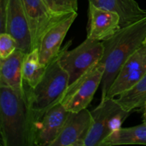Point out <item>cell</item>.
Masks as SVG:
<instances>
[{
  "instance_id": "cell-6",
  "label": "cell",
  "mask_w": 146,
  "mask_h": 146,
  "mask_svg": "<svg viewBox=\"0 0 146 146\" xmlns=\"http://www.w3.org/2000/svg\"><path fill=\"white\" fill-rule=\"evenodd\" d=\"M104 66L100 61L84 76L69 86L61 104L69 112H78L87 108L95 93L101 85Z\"/></svg>"
},
{
  "instance_id": "cell-12",
  "label": "cell",
  "mask_w": 146,
  "mask_h": 146,
  "mask_svg": "<svg viewBox=\"0 0 146 146\" xmlns=\"http://www.w3.org/2000/svg\"><path fill=\"white\" fill-rule=\"evenodd\" d=\"M77 15L74 12L65 16L44 34L38 48L40 61L44 66H46L59 54L63 41Z\"/></svg>"
},
{
  "instance_id": "cell-21",
  "label": "cell",
  "mask_w": 146,
  "mask_h": 146,
  "mask_svg": "<svg viewBox=\"0 0 146 146\" xmlns=\"http://www.w3.org/2000/svg\"><path fill=\"white\" fill-rule=\"evenodd\" d=\"M143 108V121H146V103Z\"/></svg>"
},
{
  "instance_id": "cell-15",
  "label": "cell",
  "mask_w": 146,
  "mask_h": 146,
  "mask_svg": "<svg viewBox=\"0 0 146 146\" xmlns=\"http://www.w3.org/2000/svg\"><path fill=\"white\" fill-rule=\"evenodd\" d=\"M89 4L104 9L116 12L119 15L121 28L134 24L146 17V10L135 0H88Z\"/></svg>"
},
{
  "instance_id": "cell-9",
  "label": "cell",
  "mask_w": 146,
  "mask_h": 146,
  "mask_svg": "<svg viewBox=\"0 0 146 146\" xmlns=\"http://www.w3.org/2000/svg\"><path fill=\"white\" fill-rule=\"evenodd\" d=\"M69 113L61 104L48 110L34 124L32 146H51L61 133Z\"/></svg>"
},
{
  "instance_id": "cell-22",
  "label": "cell",
  "mask_w": 146,
  "mask_h": 146,
  "mask_svg": "<svg viewBox=\"0 0 146 146\" xmlns=\"http://www.w3.org/2000/svg\"><path fill=\"white\" fill-rule=\"evenodd\" d=\"M144 44H146V38H145V41H144Z\"/></svg>"
},
{
  "instance_id": "cell-10",
  "label": "cell",
  "mask_w": 146,
  "mask_h": 146,
  "mask_svg": "<svg viewBox=\"0 0 146 146\" xmlns=\"http://www.w3.org/2000/svg\"><path fill=\"white\" fill-rule=\"evenodd\" d=\"M22 1L34 49L38 47L44 34L65 16L59 17L52 14L43 0H22Z\"/></svg>"
},
{
  "instance_id": "cell-20",
  "label": "cell",
  "mask_w": 146,
  "mask_h": 146,
  "mask_svg": "<svg viewBox=\"0 0 146 146\" xmlns=\"http://www.w3.org/2000/svg\"><path fill=\"white\" fill-rule=\"evenodd\" d=\"M17 49L15 39L8 33L0 34V58L4 59L10 56Z\"/></svg>"
},
{
  "instance_id": "cell-16",
  "label": "cell",
  "mask_w": 146,
  "mask_h": 146,
  "mask_svg": "<svg viewBox=\"0 0 146 146\" xmlns=\"http://www.w3.org/2000/svg\"><path fill=\"white\" fill-rule=\"evenodd\" d=\"M146 145V122L130 128L116 130L108 135L100 146Z\"/></svg>"
},
{
  "instance_id": "cell-5",
  "label": "cell",
  "mask_w": 146,
  "mask_h": 146,
  "mask_svg": "<svg viewBox=\"0 0 146 146\" xmlns=\"http://www.w3.org/2000/svg\"><path fill=\"white\" fill-rule=\"evenodd\" d=\"M93 123L84 143V146H100L113 132L119 129L131 112L125 111L114 98L101 100L91 111Z\"/></svg>"
},
{
  "instance_id": "cell-14",
  "label": "cell",
  "mask_w": 146,
  "mask_h": 146,
  "mask_svg": "<svg viewBox=\"0 0 146 146\" xmlns=\"http://www.w3.org/2000/svg\"><path fill=\"white\" fill-rule=\"evenodd\" d=\"M26 54L17 48L7 58H0V85L8 86L18 92H26L23 80V62Z\"/></svg>"
},
{
  "instance_id": "cell-18",
  "label": "cell",
  "mask_w": 146,
  "mask_h": 146,
  "mask_svg": "<svg viewBox=\"0 0 146 146\" xmlns=\"http://www.w3.org/2000/svg\"><path fill=\"white\" fill-rule=\"evenodd\" d=\"M46 66L40 61L38 48L26 54L23 62V80L25 86L29 88L35 87L44 76Z\"/></svg>"
},
{
  "instance_id": "cell-1",
  "label": "cell",
  "mask_w": 146,
  "mask_h": 146,
  "mask_svg": "<svg viewBox=\"0 0 146 146\" xmlns=\"http://www.w3.org/2000/svg\"><path fill=\"white\" fill-rule=\"evenodd\" d=\"M34 123L25 93L0 85V133L4 146H32Z\"/></svg>"
},
{
  "instance_id": "cell-3",
  "label": "cell",
  "mask_w": 146,
  "mask_h": 146,
  "mask_svg": "<svg viewBox=\"0 0 146 146\" xmlns=\"http://www.w3.org/2000/svg\"><path fill=\"white\" fill-rule=\"evenodd\" d=\"M68 86V75L57 56L47 65L44 76L35 87L26 86L34 126L48 110L61 104Z\"/></svg>"
},
{
  "instance_id": "cell-19",
  "label": "cell",
  "mask_w": 146,
  "mask_h": 146,
  "mask_svg": "<svg viewBox=\"0 0 146 146\" xmlns=\"http://www.w3.org/2000/svg\"><path fill=\"white\" fill-rule=\"evenodd\" d=\"M52 14L59 17L77 12L78 0H43Z\"/></svg>"
},
{
  "instance_id": "cell-7",
  "label": "cell",
  "mask_w": 146,
  "mask_h": 146,
  "mask_svg": "<svg viewBox=\"0 0 146 146\" xmlns=\"http://www.w3.org/2000/svg\"><path fill=\"white\" fill-rule=\"evenodd\" d=\"M0 32L8 33L15 39L17 48L25 54L33 50L32 38L22 0H7L4 22Z\"/></svg>"
},
{
  "instance_id": "cell-13",
  "label": "cell",
  "mask_w": 146,
  "mask_h": 146,
  "mask_svg": "<svg viewBox=\"0 0 146 146\" xmlns=\"http://www.w3.org/2000/svg\"><path fill=\"white\" fill-rule=\"evenodd\" d=\"M120 21L116 12L89 4L87 38L100 41L109 39L121 28Z\"/></svg>"
},
{
  "instance_id": "cell-4",
  "label": "cell",
  "mask_w": 146,
  "mask_h": 146,
  "mask_svg": "<svg viewBox=\"0 0 146 146\" xmlns=\"http://www.w3.org/2000/svg\"><path fill=\"white\" fill-rule=\"evenodd\" d=\"M70 45L71 41L61 49L58 56L60 64L68 74L71 86L101 61L104 46L102 41L89 38L72 50H68Z\"/></svg>"
},
{
  "instance_id": "cell-2",
  "label": "cell",
  "mask_w": 146,
  "mask_h": 146,
  "mask_svg": "<svg viewBox=\"0 0 146 146\" xmlns=\"http://www.w3.org/2000/svg\"><path fill=\"white\" fill-rule=\"evenodd\" d=\"M146 38V17L121 28L111 38L102 41L104 66L101 82V100L106 98L108 91L120 69L128 58L144 44Z\"/></svg>"
},
{
  "instance_id": "cell-23",
  "label": "cell",
  "mask_w": 146,
  "mask_h": 146,
  "mask_svg": "<svg viewBox=\"0 0 146 146\" xmlns=\"http://www.w3.org/2000/svg\"><path fill=\"white\" fill-rule=\"evenodd\" d=\"M143 122H146V121H143Z\"/></svg>"
},
{
  "instance_id": "cell-11",
  "label": "cell",
  "mask_w": 146,
  "mask_h": 146,
  "mask_svg": "<svg viewBox=\"0 0 146 146\" xmlns=\"http://www.w3.org/2000/svg\"><path fill=\"white\" fill-rule=\"evenodd\" d=\"M92 123V114L87 108L70 112L61 133L51 146H84Z\"/></svg>"
},
{
  "instance_id": "cell-8",
  "label": "cell",
  "mask_w": 146,
  "mask_h": 146,
  "mask_svg": "<svg viewBox=\"0 0 146 146\" xmlns=\"http://www.w3.org/2000/svg\"><path fill=\"white\" fill-rule=\"evenodd\" d=\"M146 74V44L127 59L111 85L106 98H115L139 81Z\"/></svg>"
},
{
  "instance_id": "cell-17",
  "label": "cell",
  "mask_w": 146,
  "mask_h": 146,
  "mask_svg": "<svg viewBox=\"0 0 146 146\" xmlns=\"http://www.w3.org/2000/svg\"><path fill=\"white\" fill-rule=\"evenodd\" d=\"M114 98L123 109L128 112L143 108L146 103V74L133 86Z\"/></svg>"
}]
</instances>
